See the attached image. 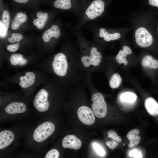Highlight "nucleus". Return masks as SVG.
Masks as SVG:
<instances>
[{"label": "nucleus", "mask_w": 158, "mask_h": 158, "mask_svg": "<svg viewBox=\"0 0 158 158\" xmlns=\"http://www.w3.org/2000/svg\"><path fill=\"white\" fill-rule=\"evenodd\" d=\"M55 130V126L52 123L45 122L35 129L33 134V139L37 142H42L50 136Z\"/></svg>", "instance_id": "f257e3e1"}, {"label": "nucleus", "mask_w": 158, "mask_h": 158, "mask_svg": "<svg viewBox=\"0 0 158 158\" xmlns=\"http://www.w3.org/2000/svg\"><path fill=\"white\" fill-rule=\"evenodd\" d=\"M92 107L95 116L97 118L104 117L107 112V107L104 96L101 93L96 92L92 95Z\"/></svg>", "instance_id": "f03ea898"}, {"label": "nucleus", "mask_w": 158, "mask_h": 158, "mask_svg": "<svg viewBox=\"0 0 158 158\" xmlns=\"http://www.w3.org/2000/svg\"><path fill=\"white\" fill-rule=\"evenodd\" d=\"M52 67L54 73L59 76H64L67 73L68 64L67 57L63 53L59 52L54 56Z\"/></svg>", "instance_id": "7ed1b4c3"}, {"label": "nucleus", "mask_w": 158, "mask_h": 158, "mask_svg": "<svg viewBox=\"0 0 158 158\" xmlns=\"http://www.w3.org/2000/svg\"><path fill=\"white\" fill-rule=\"evenodd\" d=\"M88 54L83 56L81 61L83 66L85 67H89L92 65L96 66H98L101 61L102 55L95 47L90 48Z\"/></svg>", "instance_id": "20e7f679"}, {"label": "nucleus", "mask_w": 158, "mask_h": 158, "mask_svg": "<svg viewBox=\"0 0 158 158\" xmlns=\"http://www.w3.org/2000/svg\"><path fill=\"white\" fill-rule=\"evenodd\" d=\"M48 93L46 90L42 89L35 95L33 105L38 111L44 112L48 110L49 106V103L48 100Z\"/></svg>", "instance_id": "39448f33"}, {"label": "nucleus", "mask_w": 158, "mask_h": 158, "mask_svg": "<svg viewBox=\"0 0 158 158\" xmlns=\"http://www.w3.org/2000/svg\"><path fill=\"white\" fill-rule=\"evenodd\" d=\"M135 36L136 43L141 47H148L152 43L153 39L152 35L144 28L140 27L137 29Z\"/></svg>", "instance_id": "423d86ee"}, {"label": "nucleus", "mask_w": 158, "mask_h": 158, "mask_svg": "<svg viewBox=\"0 0 158 158\" xmlns=\"http://www.w3.org/2000/svg\"><path fill=\"white\" fill-rule=\"evenodd\" d=\"M77 115L79 120L84 124L91 125L95 122L94 114L91 109L87 106H83L79 108Z\"/></svg>", "instance_id": "0eeeda50"}, {"label": "nucleus", "mask_w": 158, "mask_h": 158, "mask_svg": "<svg viewBox=\"0 0 158 158\" xmlns=\"http://www.w3.org/2000/svg\"><path fill=\"white\" fill-rule=\"evenodd\" d=\"M62 145L64 148L77 150L81 147L82 142L81 140L75 135H66L64 138Z\"/></svg>", "instance_id": "6e6552de"}, {"label": "nucleus", "mask_w": 158, "mask_h": 158, "mask_svg": "<svg viewBox=\"0 0 158 158\" xmlns=\"http://www.w3.org/2000/svg\"><path fill=\"white\" fill-rule=\"evenodd\" d=\"M25 104L23 102H14L8 105L5 108V111L9 114L22 113L26 110Z\"/></svg>", "instance_id": "1a4fd4ad"}, {"label": "nucleus", "mask_w": 158, "mask_h": 158, "mask_svg": "<svg viewBox=\"0 0 158 158\" xmlns=\"http://www.w3.org/2000/svg\"><path fill=\"white\" fill-rule=\"evenodd\" d=\"M14 138L13 133L9 130H4L0 132V149L8 146Z\"/></svg>", "instance_id": "9d476101"}, {"label": "nucleus", "mask_w": 158, "mask_h": 158, "mask_svg": "<svg viewBox=\"0 0 158 158\" xmlns=\"http://www.w3.org/2000/svg\"><path fill=\"white\" fill-rule=\"evenodd\" d=\"M61 33L59 27L56 25H52L50 28L46 30L42 35V38L44 42H48L52 37L58 38Z\"/></svg>", "instance_id": "9b49d317"}, {"label": "nucleus", "mask_w": 158, "mask_h": 158, "mask_svg": "<svg viewBox=\"0 0 158 158\" xmlns=\"http://www.w3.org/2000/svg\"><path fill=\"white\" fill-rule=\"evenodd\" d=\"M35 78V75L34 73L27 72L26 73L25 75L20 77V81L19 83V85L23 88L28 87L34 83Z\"/></svg>", "instance_id": "f8f14e48"}, {"label": "nucleus", "mask_w": 158, "mask_h": 158, "mask_svg": "<svg viewBox=\"0 0 158 158\" xmlns=\"http://www.w3.org/2000/svg\"><path fill=\"white\" fill-rule=\"evenodd\" d=\"M145 105L147 111L151 115H158V104L154 99L147 98L145 101Z\"/></svg>", "instance_id": "ddd939ff"}, {"label": "nucleus", "mask_w": 158, "mask_h": 158, "mask_svg": "<svg viewBox=\"0 0 158 158\" xmlns=\"http://www.w3.org/2000/svg\"><path fill=\"white\" fill-rule=\"evenodd\" d=\"M132 53V50L129 47L124 46L123 47V50H120L116 57V61L119 64L123 63L125 65H126L128 61L126 59V56Z\"/></svg>", "instance_id": "4468645a"}, {"label": "nucleus", "mask_w": 158, "mask_h": 158, "mask_svg": "<svg viewBox=\"0 0 158 158\" xmlns=\"http://www.w3.org/2000/svg\"><path fill=\"white\" fill-rule=\"evenodd\" d=\"M99 36L101 38H104V40L109 42L119 39L121 35L118 33H110L104 28H100L99 30Z\"/></svg>", "instance_id": "2eb2a0df"}, {"label": "nucleus", "mask_w": 158, "mask_h": 158, "mask_svg": "<svg viewBox=\"0 0 158 158\" xmlns=\"http://www.w3.org/2000/svg\"><path fill=\"white\" fill-rule=\"evenodd\" d=\"M27 16L25 13L19 12L15 15L11 25L12 28L14 30L18 29L20 25L27 20Z\"/></svg>", "instance_id": "dca6fc26"}, {"label": "nucleus", "mask_w": 158, "mask_h": 158, "mask_svg": "<svg viewBox=\"0 0 158 158\" xmlns=\"http://www.w3.org/2000/svg\"><path fill=\"white\" fill-rule=\"evenodd\" d=\"M36 16L38 18L34 20L33 25L37 26L38 29H42L44 27L48 19V14L47 13H43L42 12L40 11L37 13Z\"/></svg>", "instance_id": "f3484780"}, {"label": "nucleus", "mask_w": 158, "mask_h": 158, "mask_svg": "<svg viewBox=\"0 0 158 158\" xmlns=\"http://www.w3.org/2000/svg\"><path fill=\"white\" fill-rule=\"evenodd\" d=\"M141 63L144 67L156 69L158 68V61L150 55L145 56L142 59Z\"/></svg>", "instance_id": "a211bd4d"}, {"label": "nucleus", "mask_w": 158, "mask_h": 158, "mask_svg": "<svg viewBox=\"0 0 158 158\" xmlns=\"http://www.w3.org/2000/svg\"><path fill=\"white\" fill-rule=\"evenodd\" d=\"M54 6L57 8L65 10L71 9L73 12L72 0H56L54 3Z\"/></svg>", "instance_id": "6ab92c4d"}, {"label": "nucleus", "mask_w": 158, "mask_h": 158, "mask_svg": "<svg viewBox=\"0 0 158 158\" xmlns=\"http://www.w3.org/2000/svg\"><path fill=\"white\" fill-rule=\"evenodd\" d=\"M10 60L11 64L14 66L18 65L22 66L26 64L27 62V60L23 57L22 54H12Z\"/></svg>", "instance_id": "aec40b11"}, {"label": "nucleus", "mask_w": 158, "mask_h": 158, "mask_svg": "<svg viewBox=\"0 0 158 158\" xmlns=\"http://www.w3.org/2000/svg\"><path fill=\"white\" fill-rule=\"evenodd\" d=\"M137 97L136 95L134 93L131 92H126L121 94L120 99L123 102L132 103L136 101Z\"/></svg>", "instance_id": "412c9836"}, {"label": "nucleus", "mask_w": 158, "mask_h": 158, "mask_svg": "<svg viewBox=\"0 0 158 158\" xmlns=\"http://www.w3.org/2000/svg\"><path fill=\"white\" fill-rule=\"evenodd\" d=\"M122 82V79L120 75L116 73L114 74L111 77L109 81L110 86L112 88H116L118 87Z\"/></svg>", "instance_id": "4be33fe9"}, {"label": "nucleus", "mask_w": 158, "mask_h": 158, "mask_svg": "<svg viewBox=\"0 0 158 158\" xmlns=\"http://www.w3.org/2000/svg\"><path fill=\"white\" fill-rule=\"evenodd\" d=\"M10 19V14L7 10L4 11L2 13V19L0 20L2 24L8 30L9 26Z\"/></svg>", "instance_id": "5701e85b"}, {"label": "nucleus", "mask_w": 158, "mask_h": 158, "mask_svg": "<svg viewBox=\"0 0 158 158\" xmlns=\"http://www.w3.org/2000/svg\"><path fill=\"white\" fill-rule=\"evenodd\" d=\"M11 36L8 39V41L11 43L20 42L23 38L22 35L20 33L15 32L12 33L11 34Z\"/></svg>", "instance_id": "b1692460"}, {"label": "nucleus", "mask_w": 158, "mask_h": 158, "mask_svg": "<svg viewBox=\"0 0 158 158\" xmlns=\"http://www.w3.org/2000/svg\"><path fill=\"white\" fill-rule=\"evenodd\" d=\"M60 155L58 151L56 149H52L49 151L46 154L45 158H58Z\"/></svg>", "instance_id": "393cba45"}, {"label": "nucleus", "mask_w": 158, "mask_h": 158, "mask_svg": "<svg viewBox=\"0 0 158 158\" xmlns=\"http://www.w3.org/2000/svg\"><path fill=\"white\" fill-rule=\"evenodd\" d=\"M92 146L96 153L101 156H103L105 154V151L103 148L98 144L94 142Z\"/></svg>", "instance_id": "a878e982"}, {"label": "nucleus", "mask_w": 158, "mask_h": 158, "mask_svg": "<svg viewBox=\"0 0 158 158\" xmlns=\"http://www.w3.org/2000/svg\"><path fill=\"white\" fill-rule=\"evenodd\" d=\"M108 136L113 140L120 143L121 141V137L118 136L117 133L114 130H110L108 132Z\"/></svg>", "instance_id": "bb28decb"}, {"label": "nucleus", "mask_w": 158, "mask_h": 158, "mask_svg": "<svg viewBox=\"0 0 158 158\" xmlns=\"http://www.w3.org/2000/svg\"><path fill=\"white\" fill-rule=\"evenodd\" d=\"M140 138L139 135H137L131 139L128 145L129 148H133L135 145H138L140 141Z\"/></svg>", "instance_id": "cd10ccee"}, {"label": "nucleus", "mask_w": 158, "mask_h": 158, "mask_svg": "<svg viewBox=\"0 0 158 158\" xmlns=\"http://www.w3.org/2000/svg\"><path fill=\"white\" fill-rule=\"evenodd\" d=\"M140 133V131L137 129H134L129 131L126 135L127 139L130 140L132 138L138 135Z\"/></svg>", "instance_id": "c85d7f7f"}, {"label": "nucleus", "mask_w": 158, "mask_h": 158, "mask_svg": "<svg viewBox=\"0 0 158 158\" xmlns=\"http://www.w3.org/2000/svg\"><path fill=\"white\" fill-rule=\"evenodd\" d=\"M20 47L19 42H18L13 44L8 45L6 49L7 50L11 52H15Z\"/></svg>", "instance_id": "c756f323"}, {"label": "nucleus", "mask_w": 158, "mask_h": 158, "mask_svg": "<svg viewBox=\"0 0 158 158\" xmlns=\"http://www.w3.org/2000/svg\"><path fill=\"white\" fill-rule=\"evenodd\" d=\"M106 144L111 150L115 149L118 145V143L116 141L113 140L112 141H107L106 142Z\"/></svg>", "instance_id": "7c9ffc66"}, {"label": "nucleus", "mask_w": 158, "mask_h": 158, "mask_svg": "<svg viewBox=\"0 0 158 158\" xmlns=\"http://www.w3.org/2000/svg\"><path fill=\"white\" fill-rule=\"evenodd\" d=\"M7 30L6 27L2 24L0 21V36L4 37L6 35Z\"/></svg>", "instance_id": "2f4dec72"}, {"label": "nucleus", "mask_w": 158, "mask_h": 158, "mask_svg": "<svg viewBox=\"0 0 158 158\" xmlns=\"http://www.w3.org/2000/svg\"><path fill=\"white\" fill-rule=\"evenodd\" d=\"M130 155L133 156L135 158L141 157L140 153L138 152L137 150H134L131 151L130 153Z\"/></svg>", "instance_id": "473e14b6"}, {"label": "nucleus", "mask_w": 158, "mask_h": 158, "mask_svg": "<svg viewBox=\"0 0 158 158\" xmlns=\"http://www.w3.org/2000/svg\"><path fill=\"white\" fill-rule=\"evenodd\" d=\"M149 3L151 5L158 7V0H149Z\"/></svg>", "instance_id": "72a5a7b5"}, {"label": "nucleus", "mask_w": 158, "mask_h": 158, "mask_svg": "<svg viewBox=\"0 0 158 158\" xmlns=\"http://www.w3.org/2000/svg\"><path fill=\"white\" fill-rule=\"evenodd\" d=\"M15 1L20 3H23L27 2L28 0H14Z\"/></svg>", "instance_id": "f704fd0d"}, {"label": "nucleus", "mask_w": 158, "mask_h": 158, "mask_svg": "<svg viewBox=\"0 0 158 158\" xmlns=\"http://www.w3.org/2000/svg\"><path fill=\"white\" fill-rule=\"evenodd\" d=\"M157 30H158V28H157Z\"/></svg>", "instance_id": "c9c22d12"}]
</instances>
